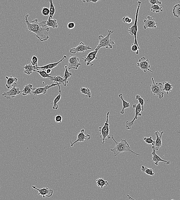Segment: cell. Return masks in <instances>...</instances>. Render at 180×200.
Returning <instances> with one entry per match:
<instances>
[{
	"instance_id": "11",
	"label": "cell",
	"mask_w": 180,
	"mask_h": 200,
	"mask_svg": "<svg viewBox=\"0 0 180 200\" xmlns=\"http://www.w3.org/2000/svg\"><path fill=\"white\" fill-rule=\"evenodd\" d=\"M98 51L95 50L94 51L90 52L86 57L82 58L84 61L86 63L87 66L90 65L92 66L93 64L92 62L94 60L97 59V58L96 56Z\"/></svg>"
},
{
	"instance_id": "17",
	"label": "cell",
	"mask_w": 180,
	"mask_h": 200,
	"mask_svg": "<svg viewBox=\"0 0 180 200\" xmlns=\"http://www.w3.org/2000/svg\"><path fill=\"white\" fill-rule=\"evenodd\" d=\"M165 131L163 130L161 132V134L159 136V131L156 132L154 133L156 136V140L155 141V143L153 146H152V149L155 150V151H158L162 146V139L161 137L162 136L163 134H164Z\"/></svg>"
},
{
	"instance_id": "27",
	"label": "cell",
	"mask_w": 180,
	"mask_h": 200,
	"mask_svg": "<svg viewBox=\"0 0 180 200\" xmlns=\"http://www.w3.org/2000/svg\"><path fill=\"white\" fill-rule=\"evenodd\" d=\"M164 85V88L162 89L163 91H165L166 94H168L169 92L172 91L173 88V85H171L168 82H165L163 83Z\"/></svg>"
},
{
	"instance_id": "36",
	"label": "cell",
	"mask_w": 180,
	"mask_h": 200,
	"mask_svg": "<svg viewBox=\"0 0 180 200\" xmlns=\"http://www.w3.org/2000/svg\"><path fill=\"white\" fill-rule=\"evenodd\" d=\"M143 140H144L145 143L148 144H151L153 146L155 143V141H153L152 137L151 136L149 137H144L143 138Z\"/></svg>"
},
{
	"instance_id": "18",
	"label": "cell",
	"mask_w": 180,
	"mask_h": 200,
	"mask_svg": "<svg viewBox=\"0 0 180 200\" xmlns=\"http://www.w3.org/2000/svg\"><path fill=\"white\" fill-rule=\"evenodd\" d=\"M65 58L66 59L67 58V57L66 56H64L63 58L59 61L56 63H51V64L46 65L43 66L36 67V70L42 69V70H47L48 69H52L57 67L59 63L62 62L63 60L65 59Z\"/></svg>"
},
{
	"instance_id": "5",
	"label": "cell",
	"mask_w": 180,
	"mask_h": 200,
	"mask_svg": "<svg viewBox=\"0 0 180 200\" xmlns=\"http://www.w3.org/2000/svg\"><path fill=\"white\" fill-rule=\"evenodd\" d=\"M141 3H142V2H141V1H138V7H137V11H136L135 19L134 23L133 24L132 27L129 28L128 30V32L130 34V35H132V36H133H133H134L135 41L134 42L133 44L137 45V46H139H139L138 41H137V33L138 31V25H137V23H138L139 11Z\"/></svg>"
},
{
	"instance_id": "40",
	"label": "cell",
	"mask_w": 180,
	"mask_h": 200,
	"mask_svg": "<svg viewBox=\"0 0 180 200\" xmlns=\"http://www.w3.org/2000/svg\"><path fill=\"white\" fill-rule=\"evenodd\" d=\"M42 14L44 16L48 15L50 14V9L47 7H43L42 9Z\"/></svg>"
},
{
	"instance_id": "14",
	"label": "cell",
	"mask_w": 180,
	"mask_h": 200,
	"mask_svg": "<svg viewBox=\"0 0 180 200\" xmlns=\"http://www.w3.org/2000/svg\"><path fill=\"white\" fill-rule=\"evenodd\" d=\"M79 58L78 57L74 56H69L68 59V64L69 70L71 69L77 70L81 64L79 63Z\"/></svg>"
},
{
	"instance_id": "2",
	"label": "cell",
	"mask_w": 180,
	"mask_h": 200,
	"mask_svg": "<svg viewBox=\"0 0 180 200\" xmlns=\"http://www.w3.org/2000/svg\"><path fill=\"white\" fill-rule=\"evenodd\" d=\"M111 137L115 142V144L114 148L110 149V151L113 152L115 156H117L120 153L125 152H129L137 156H140V154L136 153L131 149L126 139H121V141L118 142L115 141L113 135H112Z\"/></svg>"
},
{
	"instance_id": "42",
	"label": "cell",
	"mask_w": 180,
	"mask_h": 200,
	"mask_svg": "<svg viewBox=\"0 0 180 200\" xmlns=\"http://www.w3.org/2000/svg\"><path fill=\"white\" fill-rule=\"evenodd\" d=\"M55 121L56 123H61L63 120V117L60 115L58 114L56 115L55 117Z\"/></svg>"
},
{
	"instance_id": "47",
	"label": "cell",
	"mask_w": 180,
	"mask_h": 200,
	"mask_svg": "<svg viewBox=\"0 0 180 200\" xmlns=\"http://www.w3.org/2000/svg\"><path fill=\"white\" fill-rule=\"evenodd\" d=\"M127 196L128 198L129 199H132V200H136L132 198V197H131V196H129V195H127ZM152 200H154L153 199ZM171 200H175L174 199H172Z\"/></svg>"
},
{
	"instance_id": "37",
	"label": "cell",
	"mask_w": 180,
	"mask_h": 200,
	"mask_svg": "<svg viewBox=\"0 0 180 200\" xmlns=\"http://www.w3.org/2000/svg\"><path fill=\"white\" fill-rule=\"evenodd\" d=\"M136 99L138 100L139 103L140 104L141 107H142V111H143V110H144V107H143V106H144V99L142 98L140 96L138 95L136 96Z\"/></svg>"
},
{
	"instance_id": "12",
	"label": "cell",
	"mask_w": 180,
	"mask_h": 200,
	"mask_svg": "<svg viewBox=\"0 0 180 200\" xmlns=\"http://www.w3.org/2000/svg\"><path fill=\"white\" fill-rule=\"evenodd\" d=\"M33 188L37 190L38 191V195H41L43 198L46 197H51L52 196L53 193V191L52 189H49L48 187L43 188L39 189L36 187V186H32Z\"/></svg>"
},
{
	"instance_id": "4",
	"label": "cell",
	"mask_w": 180,
	"mask_h": 200,
	"mask_svg": "<svg viewBox=\"0 0 180 200\" xmlns=\"http://www.w3.org/2000/svg\"><path fill=\"white\" fill-rule=\"evenodd\" d=\"M110 114L109 112L107 114V118L106 122L104 123L103 127H98L99 133L100 134V138L102 139L103 142L102 144H104L106 141L107 138L110 139L111 138L110 134V125L109 124V117Z\"/></svg>"
},
{
	"instance_id": "21",
	"label": "cell",
	"mask_w": 180,
	"mask_h": 200,
	"mask_svg": "<svg viewBox=\"0 0 180 200\" xmlns=\"http://www.w3.org/2000/svg\"><path fill=\"white\" fill-rule=\"evenodd\" d=\"M6 79H7V83L6 84V87L8 89H10L15 83L18 81V78L16 77H13L11 76L10 77L6 76Z\"/></svg>"
},
{
	"instance_id": "35",
	"label": "cell",
	"mask_w": 180,
	"mask_h": 200,
	"mask_svg": "<svg viewBox=\"0 0 180 200\" xmlns=\"http://www.w3.org/2000/svg\"><path fill=\"white\" fill-rule=\"evenodd\" d=\"M151 11L153 13H158L163 11V9L162 7L159 6L158 5H152Z\"/></svg>"
},
{
	"instance_id": "45",
	"label": "cell",
	"mask_w": 180,
	"mask_h": 200,
	"mask_svg": "<svg viewBox=\"0 0 180 200\" xmlns=\"http://www.w3.org/2000/svg\"><path fill=\"white\" fill-rule=\"evenodd\" d=\"M99 0H87V1H86V0H84V1H82V2H84V3H86V2H87V3H89V2H92V3H96V2H98V1H99Z\"/></svg>"
},
{
	"instance_id": "38",
	"label": "cell",
	"mask_w": 180,
	"mask_h": 200,
	"mask_svg": "<svg viewBox=\"0 0 180 200\" xmlns=\"http://www.w3.org/2000/svg\"><path fill=\"white\" fill-rule=\"evenodd\" d=\"M38 58L36 56H33L31 58V64L32 65L36 67H38Z\"/></svg>"
},
{
	"instance_id": "24",
	"label": "cell",
	"mask_w": 180,
	"mask_h": 200,
	"mask_svg": "<svg viewBox=\"0 0 180 200\" xmlns=\"http://www.w3.org/2000/svg\"><path fill=\"white\" fill-rule=\"evenodd\" d=\"M24 68L25 69L24 73L27 75H30L33 72H35L36 70V67L34 66L31 64H26L24 67Z\"/></svg>"
},
{
	"instance_id": "28",
	"label": "cell",
	"mask_w": 180,
	"mask_h": 200,
	"mask_svg": "<svg viewBox=\"0 0 180 200\" xmlns=\"http://www.w3.org/2000/svg\"><path fill=\"white\" fill-rule=\"evenodd\" d=\"M64 68H65V72H64V77H63V79H64V81H65V83H64V86L66 87V86H68V82L67 81V79L72 75V73H70V72H69L68 70L67 66H65L64 67Z\"/></svg>"
},
{
	"instance_id": "30",
	"label": "cell",
	"mask_w": 180,
	"mask_h": 200,
	"mask_svg": "<svg viewBox=\"0 0 180 200\" xmlns=\"http://www.w3.org/2000/svg\"><path fill=\"white\" fill-rule=\"evenodd\" d=\"M151 168H149L148 167H145L144 166L142 165L141 170L143 173H145V174L148 175H151V176H154V173H153V169Z\"/></svg>"
},
{
	"instance_id": "26",
	"label": "cell",
	"mask_w": 180,
	"mask_h": 200,
	"mask_svg": "<svg viewBox=\"0 0 180 200\" xmlns=\"http://www.w3.org/2000/svg\"><path fill=\"white\" fill-rule=\"evenodd\" d=\"M46 26H48L49 27H52L53 28H57L58 25L57 20L56 19H51V18H49L46 23Z\"/></svg>"
},
{
	"instance_id": "22",
	"label": "cell",
	"mask_w": 180,
	"mask_h": 200,
	"mask_svg": "<svg viewBox=\"0 0 180 200\" xmlns=\"http://www.w3.org/2000/svg\"><path fill=\"white\" fill-rule=\"evenodd\" d=\"M33 85L31 84H27L24 87V89L22 91V94L23 96L31 95V91L32 90Z\"/></svg>"
},
{
	"instance_id": "32",
	"label": "cell",
	"mask_w": 180,
	"mask_h": 200,
	"mask_svg": "<svg viewBox=\"0 0 180 200\" xmlns=\"http://www.w3.org/2000/svg\"><path fill=\"white\" fill-rule=\"evenodd\" d=\"M50 80H51L52 82V81H53L54 83H59L63 84L64 86L65 83V81L64 79L60 76H53V77L52 79H50Z\"/></svg>"
},
{
	"instance_id": "8",
	"label": "cell",
	"mask_w": 180,
	"mask_h": 200,
	"mask_svg": "<svg viewBox=\"0 0 180 200\" xmlns=\"http://www.w3.org/2000/svg\"><path fill=\"white\" fill-rule=\"evenodd\" d=\"M133 107L135 108V116L133 120L131 121H127L126 122V125L125 127L127 130H130L132 127L136 119H138V117L141 116L142 114L141 112L142 111V107L140 103L138 104H134L133 105Z\"/></svg>"
},
{
	"instance_id": "23",
	"label": "cell",
	"mask_w": 180,
	"mask_h": 200,
	"mask_svg": "<svg viewBox=\"0 0 180 200\" xmlns=\"http://www.w3.org/2000/svg\"><path fill=\"white\" fill-rule=\"evenodd\" d=\"M119 97L121 99L123 103L122 108L120 113L121 114H125L124 110L125 108H129L130 106V103L129 102H127V101H125V100H124L122 94H119Z\"/></svg>"
},
{
	"instance_id": "13",
	"label": "cell",
	"mask_w": 180,
	"mask_h": 200,
	"mask_svg": "<svg viewBox=\"0 0 180 200\" xmlns=\"http://www.w3.org/2000/svg\"><path fill=\"white\" fill-rule=\"evenodd\" d=\"M92 49L89 46L85 45L83 42H81L76 47L70 49V52L73 54H75L78 52H84L85 51Z\"/></svg>"
},
{
	"instance_id": "39",
	"label": "cell",
	"mask_w": 180,
	"mask_h": 200,
	"mask_svg": "<svg viewBox=\"0 0 180 200\" xmlns=\"http://www.w3.org/2000/svg\"><path fill=\"white\" fill-rule=\"evenodd\" d=\"M122 21L124 23H127L128 24H130L133 21L132 19L126 16L122 18Z\"/></svg>"
},
{
	"instance_id": "20",
	"label": "cell",
	"mask_w": 180,
	"mask_h": 200,
	"mask_svg": "<svg viewBox=\"0 0 180 200\" xmlns=\"http://www.w3.org/2000/svg\"><path fill=\"white\" fill-rule=\"evenodd\" d=\"M61 85V84L58 83V88H59V94L56 97L55 99H54L53 103H52L53 104V107H52V108L53 110H57L58 109V107H59V106L58 104V102L60 101L61 97V89L60 86Z\"/></svg>"
},
{
	"instance_id": "16",
	"label": "cell",
	"mask_w": 180,
	"mask_h": 200,
	"mask_svg": "<svg viewBox=\"0 0 180 200\" xmlns=\"http://www.w3.org/2000/svg\"><path fill=\"white\" fill-rule=\"evenodd\" d=\"M85 129H82V130H81L80 132L78 134L77 136V140L75 142H74L73 143H72L71 141H70V146L71 147H73L75 144V143H77V142H83L85 140H89L91 138V136L90 135H85L84 132Z\"/></svg>"
},
{
	"instance_id": "41",
	"label": "cell",
	"mask_w": 180,
	"mask_h": 200,
	"mask_svg": "<svg viewBox=\"0 0 180 200\" xmlns=\"http://www.w3.org/2000/svg\"><path fill=\"white\" fill-rule=\"evenodd\" d=\"M131 49L133 52H135L136 54L138 55L139 54V50L140 49V47L137 46V45L132 44V47H131Z\"/></svg>"
},
{
	"instance_id": "1",
	"label": "cell",
	"mask_w": 180,
	"mask_h": 200,
	"mask_svg": "<svg viewBox=\"0 0 180 200\" xmlns=\"http://www.w3.org/2000/svg\"><path fill=\"white\" fill-rule=\"evenodd\" d=\"M29 16V14H27L25 18V23L29 31L36 34V37L41 41L48 40L49 38L48 32L50 29L49 27H45L47 21H43L39 23L37 19H35L31 21L32 23H30L28 19Z\"/></svg>"
},
{
	"instance_id": "33",
	"label": "cell",
	"mask_w": 180,
	"mask_h": 200,
	"mask_svg": "<svg viewBox=\"0 0 180 200\" xmlns=\"http://www.w3.org/2000/svg\"><path fill=\"white\" fill-rule=\"evenodd\" d=\"M80 91H81V93L86 95V97H88L89 98H91V90L88 88L81 87Z\"/></svg>"
},
{
	"instance_id": "43",
	"label": "cell",
	"mask_w": 180,
	"mask_h": 200,
	"mask_svg": "<svg viewBox=\"0 0 180 200\" xmlns=\"http://www.w3.org/2000/svg\"><path fill=\"white\" fill-rule=\"evenodd\" d=\"M149 2H150L152 5H161L162 4L161 2L158 0H149Z\"/></svg>"
},
{
	"instance_id": "6",
	"label": "cell",
	"mask_w": 180,
	"mask_h": 200,
	"mask_svg": "<svg viewBox=\"0 0 180 200\" xmlns=\"http://www.w3.org/2000/svg\"><path fill=\"white\" fill-rule=\"evenodd\" d=\"M151 80L152 85L150 86L151 93L157 96L159 99H162L164 96V92L162 89V84L161 82L155 83L153 77H152Z\"/></svg>"
},
{
	"instance_id": "10",
	"label": "cell",
	"mask_w": 180,
	"mask_h": 200,
	"mask_svg": "<svg viewBox=\"0 0 180 200\" xmlns=\"http://www.w3.org/2000/svg\"><path fill=\"white\" fill-rule=\"evenodd\" d=\"M56 86H58V82H55V83H52L50 86L47 85V86H45V87H35L32 89L31 93L33 94L35 96H37V95L41 94H45L47 93V90L48 89Z\"/></svg>"
},
{
	"instance_id": "15",
	"label": "cell",
	"mask_w": 180,
	"mask_h": 200,
	"mask_svg": "<svg viewBox=\"0 0 180 200\" xmlns=\"http://www.w3.org/2000/svg\"><path fill=\"white\" fill-rule=\"evenodd\" d=\"M147 19L144 20V24L143 28L146 29L147 28H156L157 23L155 22V19L150 16H148Z\"/></svg>"
},
{
	"instance_id": "19",
	"label": "cell",
	"mask_w": 180,
	"mask_h": 200,
	"mask_svg": "<svg viewBox=\"0 0 180 200\" xmlns=\"http://www.w3.org/2000/svg\"><path fill=\"white\" fill-rule=\"evenodd\" d=\"M153 149L152 152L151 154L152 155V161L154 162V164L156 165L157 166L158 165V163L159 162H163L166 163V165H168L170 164V161H167L164 160L162 159L156 153V151L154 149Z\"/></svg>"
},
{
	"instance_id": "9",
	"label": "cell",
	"mask_w": 180,
	"mask_h": 200,
	"mask_svg": "<svg viewBox=\"0 0 180 200\" xmlns=\"http://www.w3.org/2000/svg\"><path fill=\"white\" fill-rule=\"evenodd\" d=\"M137 66L140 68L144 73L147 71L153 73V71L150 69L151 65L149 59H146L144 57H142L139 60V62L137 63Z\"/></svg>"
},
{
	"instance_id": "34",
	"label": "cell",
	"mask_w": 180,
	"mask_h": 200,
	"mask_svg": "<svg viewBox=\"0 0 180 200\" xmlns=\"http://www.w3.org/2000/svg\"><path fill=\"white\" fill-rule=\"evenodd\" d=\"M37 70V72L41 75V77L43 78H47L49 79H52L53 76H51V74H47L45 70Z\"/></svg>"
},
{
	"instance_id": "3",
	"label": "cell",
	"mask_w": 180,
	"mask_h": 200,
	"mask_svg": "<svg viewBox=\"0 0 180 200\" xmlns=\"http://www.w3.org/2000/svg\"><path fill=\"white\" fill-rule=\"evenodd\" d=\"M114 32V31L112 30H109L108 31L107 36H103V35H100L98 36V40H99V43L97 45V47L95 50L98 51L102 47H105L106 49L110 48V49H112V44H115V41H113L111 39H110V35Z\"/></svg>"
},
{
	"instance_id": "44",
	"label": "cell",
	"mask_w": 180,
	"mask_h": 200,
	"mask_svg": "<svg viewBox=\"0 0 180 200\" xmlns=\"http://www.w3.org/2000/svg\"><path fill=\"white\" fill-rule=\"evenodd\" d=\"M75 23H73V22H70L68 23L67 25V27L68 29H73L75 27Z\"/></svg>"
},
{
	"instance_id": "25",
	"label": "cell",
	"mask_w": 180,
	"mask_h": 200,
	"mask_svg": "<svg viewBox=\"0 0 180 200\" xmlns=\"http://www.w3.org/2000/svg\"><path fill=\"white\" fill-rule=\"evenodd\" d=\"M96 184L98 187L103 188L105 186H108L109 185V182L104 180L103 178H98L96 180Z\"/></svg>"
},
{
	"instance_id": "7",
	"label": "cell",
	"mask_w": 180,
	"mask_h": 200,
	"mask_svg": "<svg viewBox=\"0 0 180 200\" xmlns=\"http://www.w3.org/2000/svg\"><path fill=\"white\" fill-rule=\"evenodd\" d=\"M17 84L15 83L13 85V87L8 90L7 92H5L2 94V96L7 99H12L15 98L17 95L22 94V91H20L19 88H17Z\"/></svg>"
},
{
	"instance_id": "31",
	"label": "cell",
	"mask_w": 180,
	"mask_h": 200,
	"mask_svg": "<svg viewBox=\"0 0 180 200\" xmlns=\"http://www.w3.org/2000/svg\"><path fill=\"white\" fill-rule=\"evenodd\" d=\"M50 14L49 18H51V19H53V15H54V13H55V7L53 5V1L52 0H50Z\"/></svg>"
},
{
	"instance_id": "46",
	"label": "cell",
	"mask_w": 180,
	"mask_h": 200,
	"mask_svg": "<svg viewBox=\"0 0 180 200\" xmlns=\"http://www.w3.org/2000/svg\"><path fill=\"white\" fill-rule=\"evenodd\" d=\"M46 73H47V74H51V73H52V69H47V70H46Z\"/></svg>"
},
{
	"instance_id": "29",
	"label": "cell",
	"mask_w": 180,
	"mask_h": 200,
	"mask_svg": "<svg viewBox=\"0 0 180 200\" xmlns=\"http://www.w3.org/2000/svg\"><path fill=\"white\" fill-rule=\"evenodd\" d=\"M172 13L174 16L177 18H180V4L176 5L173 7Z\"/></svg>"
}]
</instances>
